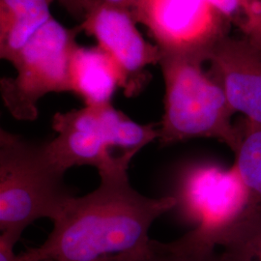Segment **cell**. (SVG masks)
<instances>
[{
  "instance_id": "cell-1",
  "label": "cell",
  "mask_w": 261,
  "mask_h": 261,
  "mask_svg": "<svg viewBox=\"0 0 261 261\" xmlns=\"http://www.w3.org/2000/svg\"><path fill=\"white\" fill-rule=\"evenodd\" d=\"M129 165L99 173L101 184L73 196L40 247L22 252L30 261H133L149 249L154 221L176 206L175 196L152 198L130 185Z\"/></svg>"
},
{
  "instance_id": "cell-2",
  "label": "cell",
  "mask_w": 261,
  "mask_h": 261,
  "mask_svg": "<svg viewBox=\"0 0 261 261\" xmlns=\"http://www.w3.org/2000/svg\"><path fill=\"white\" fill-rule=\"evenodd\" d=\"M203 57L162 54L159 65L165 81V112L159 126L161 147L207 138L226 144L234 154L240 146V126L224 88L203 70Z\"/></svg>"
},
{
  "instance_id": "cell-3",
  "label": "cell",
  "mask_w": 261,
  "mask_h": 261,
  "mask_svg": "<svg viewBox=\"0 0 261 261\" xmlns=\"http://www.w3.org/2000/svg\"><path fill=\"white\" fill-rule=\"evenodd\" d=\"M47 142L0 130V230L16 241L39 219L53 222L73 197Z\"/></svg>"
},
{
  "instance_id": "cell-4",
  "label": "cell",
  "mask_w": 261,
  "mask_h": 261,
  "mask_svg": "<svg viewBox=\"0 0 261 261\" xmlns=\"http://www.w3.org/2000/svg\"><path fill=\"white\" fill-rule=\"evenodd\" d=\"M51 127L57 137L47 141V149L65 172L90 166L102 173L130 165L140 150L159 138L156 125L133 121L112 103L56 112Z\"/></svg>"
},
{
  "instance_id": "cell-5",
  "label": "cell",
  "mask_w": 261,
  "mask_h": 261,
  "mask_svg": "<svg viewBox=\"0 0 261 261\" xmlns=\"http://www.w3.org/2000/svg\"><path fill=\"white\" fill-rule=\"evenodd\" d=\"M77 30L64 28L53 18L12 59L17 75L1 79L0 91L13 117L35 120L41 98L53 92H71L69 67L77 45Z\"/></svg>"
},
{
  "instance_id": "cell-6",
  "label": "cell",
  "mask_w": 261,
  "mask_h": 261,
  "mask_svg": "<svg viewBox=\"0 0 261 261\" xmlns=\"http://www.w3.org/2000/svg\"><path fill=\"white\" fill-rule=\"evenodd\" d=\"M173 196L184 220L196 224L189 234L212 248L253 209L260 208L234 165L227 169L213 164L189 167Z\"/></svg>"
},
{
  "instance_id": "cell-7",
  "label": "cell",
  "mask_w": 261,
  "mask_h": 261,
  "mask_svg": "<svg viewBox=\"0 0 261 261\" xmlns=\"http://www.w3.org/2000/svg\"><path fill=\"white\" fill-rule=\"evenodd\" d=\"M132 14L147 28L162 54L207 60L230 24L208 0H135Z\"/></svg>"
},
{
  "instance_id": "cell-8",
  "label": "cell",
  "mask_w": 261,
  "mask_h": 261,
  "mask_svg": "<svg viewBox=\"0 0 261 261\" xmlns=\"http://www.w3.org/2000/svg\"><path fill=\"white\" fill-rule=\"evenodd\" d=\"M129 10L108 5L91 6L84 15L79 30L95 38L118 66L123 76V90L127 97L140 93L147 84L146 68L159 64L162 51L141 35Z\"/></svg>"
},
{
  "instance_id": "cell-9",
  "label": "cell",
  "mask_w": 261,
  "mask_h": 261,
  "mask_svg": "<svg viewBox=\"0 0 261 261\" xmlns=\"http://www.w3.org/2000/svg\"><path fill=\"white\" fill-rule=\"evenodd\" d=\"M234 112L261 124V41L226 35L207 55Z\"/></svg>"
},
{
  "instance_id": "cell-10",
  "label": "cell",
  "mask_w": 261,
  "mask_h": 261,
  "mask_svg": "<svg viewBox=\"0 0 261 261\" xmlns=\"http://www.w3.org/2000/svg\"><path fill=\"white\" fill-rule=\"evenodd\" d=\"M71 92L85 106L112 103L118 87L123 88L121 72L111 56L100 47L76 45L69 67Z\"/></svg>"
},
{
  "instance_id": "cell-11",
  "label": "cell",
  "mask_w": 261,
  "mask_h": 261,
  "mask_svg": "<svg viewBox=\"0 0 261 261\" xmlns=\"http://www.w3.org/2000/svg\"><path fill=\"white\" fill-rule=\"evenodd\" d=\"M54 0H0V57L11 62L38 31L53 19Z\"/></svg>"
},
{
  "instance_id": "cell-12",
  "label": "cell",
  "mask_w": 261,
  "mask_h": 261,
  "mask_svg": "<svg viewBox=\"0 0 261 261\" xmlns=\"http://www.w3.org/2000/svg\"><path fill=\"white\" fill-rule=\"evenodd\" d=\"M240 129L242 140L235 153L234 166L248 187L253 201L261 208V124L245 118Z\"/></svg>"
},
{
  "instance_id": "cell-13",
  "label": "cell",
  "mask_w": 261,
  "mask_h": 261,
  "mask_svg": "<svg viewBox=\"0 0 261 261\" xmlns=\"http://www.w3.org/2000/svg\"><path fill=\"white\" fill-rule=\"evenodd\" d=\"M219 246L227 261H261V208L235 225Z\"/></svg>"
},
{
  "instance_id": "cell-14",
  "label": "cell",
  "mask_w": 261,
  "mask_h": 261,
  "mask_svg": "<svg viewBox=\"0 0 261 261\" xmlns=\"http://www.w3.org/2000/svg\"><path fill=\"white\" fill-rule=\"evenodd\" d=\"M133 261H227L216 248L196 241L186 233L175 241L162 243L151 240L148 251Z\"/></svg>"
},
{
  "instance_id": "cell-15",
  "label": "cell",
  "mask_w": 261,
  "mask_h": 261,
  "mask_svg": "<svg viewBox=\"0 0 261 261\" xmlns=\"http://www.w3.org/2000/svg\"><path fill=\"white\" fill-rule=\"evenodd\" d=\"M244 37L261 41V0H208Z\"/></svg>"
},
{
  "instance_id": "cell-16",
  "label": "cell",
  "mask_w": 261,
  "mask_h": 261,
  "mask_svg": "<svg viewBox=\"0 0 261 261\" xmlns=\"http://www.w3.org/2000/svg\"><path fill=\"white\" fill-rule=\"evenodd\" d=\"M135 0H83L84 7V15L91 6L94 5H108L120 9L132 11Z\"/></svg>"
},
{
  "instance_id": "cell-17",
  "label": "cell",
  "mask_w": 261,
  "mask_h": 261,
  "mask_svg": "<svg viewBox=\"0 0 261 261\" xmlns=\"http://www.w3.org/2000/svg\"><path fill=\"white\" fill-rule=\"evenodd\" d=\"M64 6L66 9L72 14H74L75 17H81L84 19V8L83 0H59Z\"/></svg>"
}]
</instances>
